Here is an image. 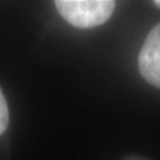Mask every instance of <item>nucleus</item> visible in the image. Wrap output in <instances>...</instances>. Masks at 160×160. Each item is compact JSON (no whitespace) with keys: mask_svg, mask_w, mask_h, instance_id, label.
Returning a JSON list of instances; mask_svg holds the SVG:
<instances>
[{"mask_svg":"<svg viewBox=\"0 0 160 160\" xmlns=\"http://www.w3.org/2000/svg\"><path fill=\"white\" fill-rule=\"evenodd\" d=\"M55 5L68 23L81 29L102 25L115 8V2L109 0H57Z\"/></svg>","mask_w":160,"mask_h":160,"instance_id":"obj_1","label":"nucleus"},{"mask_svg":"<svg viewBox=\"0 0 160 160\" xmlns=\"http://www.w3.org/2000/svg\"><path fill=\"white\" fill-rule=\"evenodd\" d=\"M139 69L149 84L160 88V24L148 33L139 55Z\"/></svg>","mask_w":160,"mask_h":160,"instance_id":"obj_2","label":"nucleus"},{"mask_svg":"<svg viewBox=\"0 0 160 160\" xmlns=\"http://www.w3.org/2000/svg\"><path fill=\"white\" fill-rule=\"evenodd\" d=\"M10 121V113H8V107L7 102L4 96V92L0 88V135L6 131Z\"/></svg>","mask_w":160,"mask_h":160,"instance_id":"obj_3","label":"nucleus"},{"mask_svg":"<svg viewBox=\"0 0 160 160\" xmlns=\"http://www.w3.org/2000/svg\"><path fill=\"white\" fill-rule=\"evenodd\" d=\"M154 4L158 6V7H160V0H157V1H154Z\"/></svg>","mask_w":160,"mask_h":160,"instance_id":"obj_4","label":"nucleus"}]
</instances>
